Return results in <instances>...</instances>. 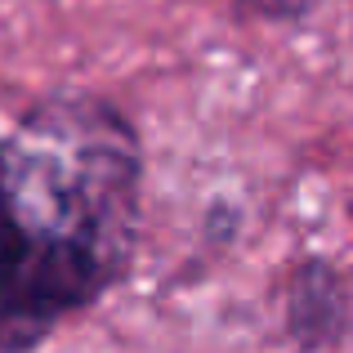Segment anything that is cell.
<instances>
[{
	"label": "cell",
	"instance_id": "2",
	"mask_svg": "<svg viewBox=\"0 0 353 353\" xmlns=\"http://www.w3.org/2000/svg\"><path fill=\"white\" fill-rule=\"evenodd\" d=\"M282 336L300 353L353 345V277L327 255H304L282 282Z\"/></svg>",
	"mask_w": 353,
	"mask_h": 353
},
{
	"label": "cell",
	"instance_id": "4",
	"mask_svg": "<svg viewBox=\"0 0 353 353\" xmlns=\"http://www.w3.org/2000/svg\"><path fill=\"white\" fill-rule=\"evenodd\" d=\"M237 224H241L237 206H228V201H215V206H210V215H206V237H210V241H228V237L237 233Z\"/></svg>",
	"mask_w": 353,
	"mask_h": 353
},
{
	"label": "cell",
	"instance_id": "3",
	"mask_svg": "<svg viewBox=\"0 0 353 353\" xmlns=\"http://www.w3.org/2000/svg\"><path fill=\"white\" fill-rule=\"evenodd\" d=\"M322 0H237V9L246 18H259V23H304V18L318 9Z\"/></svg>",
	"mask_w": 353,
	"mask_h": 353
},
{
	"label": "cell",
	"instance_id": "1",
	"mask_svg": "<svg viewBox=\"0 0 353 353\" xmlns=\"http://www.w3.org/2000/svg\"><path fill=\"white\" fill-rule=\"evenodd\" d=\"M143 134L94 90H54L0 134V353H36L130 277Z\"/></svg>",
	"mask_w": 353,
	"mask_h": 353
}]
</instances>
